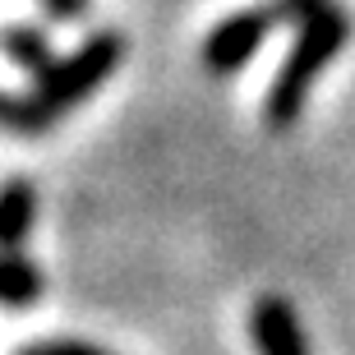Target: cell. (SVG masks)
<instances>
[{
  "instance_id": "8",
  "label": "cell",
  "mask_w": 355,
  "mask_h": 355,
  "mask_svg": "<svg viewBox=\"0 0 355 355\" xmlns=\"http://www.w3.org/2000/svg\"><path fill=\"white\" fill-rule=\"evenodd\" d=\"M42 10L51 14L55 24H79L88 14V0H42Z\"/></svg>"
},
{
  "instance_id": "3",
  "label": "cell",
  "mask_w": 355,
  "mask_h": 355,
  "mask_svg": "<svg viewBox=\"0 0 355 355\" xmlns=\"http://www.w3.org/2000/svg\"><path fill=\"white\" fill-rule=\"evenodd\" d=\"M272 28H282L272 0L259 5V10H240V14H231V19H222V24L203 37L198 60H203V69L217 74V79H222V74H236V69H245L254 55H259V46L268 42Z\"/></svg>"
},
{
  "instance_id": "9",
  "label": "cell",
  "mask_w": 355,
  "mask_h": 355,
  "mask_svg": "<svg viewBox=\"0 0 355 355\" xmlns=\"http://www.w3.org/2000/svg\"><path fill=\"white\" fill-rule=\"evenodd\" d=\"M42 351L46 355H106L92 342H79V337H51V342H42Z\"/></svg>"
},
{
  "instance_id": "4",
  "label": "cell",
  "mask_w": 355,
  "mask_h": 355,
  "mask_svg": "<svg viewBox=\"0 0 355 355\" xmlns=\"http://www.w3.org/2000/svg\"><path fill=\"white\" fill-rule=\"evenodd\" d=\"M250 332H254V351L259 355H309V337H304L286 295H263L254 304Z\"/></svg>"
},
{
  "instance_id": "5",
  "label": "cell",
  "mask_w": 355,
  "mask_h": 355,
  "mask_svg": "<svg viewBox=\"0 0 355 355\" xmlns=\"http://www.w3.org/2000/svg\"><path fill=\"white\" fill-rule=\"evenodd\" d=\"M33 222H37V184L28 175H14L0 184V254H24Z\"/></svg>"
},
{
  "instance_id": "10",
  "label": "cell",
  "mask_w": 355,
  "mask_h": 355,
  "mask_svg": "<svg viewBox=\"0 0 355 355\" xmlns=\"http://www.w3.org/2000/svg\"><path fill=\"white\" fill-rule=\"evenodd\" d=\"M19 355H46V351H42V342H37V346H24Z\"/></svg>"
},
{
  "instance_id": "2",
  "label": "cell",
  "mask_w": 355,
  "mask_h": 355,
  "mask_svg": "<svg viewBox=\"0 0 355 355\" xmlns=\"http://www.w3.org/2000/svg\"><path fill=\"white\" fill-rule=\"evenodd\" d=\"M120 55H125V37H120L116 28H102V33H92V37L79 42V51H69L65 60H55L37 79V88L24 92L28 116H33V134H46L69 106H79L83 97H92V92L111 79V69L120 65Z\"/></svg>"
},
{
  "instance_id": "6",
  "label": "cell",
  "mask_w": 355,
  "mask_h": 355,
  "mask_svg": "<svg viewBox=\"0 0 355 355\" xmlns=\"http://www.w3.org/2000/svg\"><path fill=\"white\" fill-rule=\"evenodd\" d=\"M0 51H5V60H10V65L28 69V74H37V79L55 65L46 33H42V28H33V24H10V28H0Z\"/></svg>"
},
{
  "instance_id": "1",
  "label": "cell",
  "mask_w": 355,
  "mask_h": 355,
  "mask_svg": "<svg viewBox=\"0 0 355 355\" xmlns=\"http://www.w3.org/2000/svg\"><path fill=\"white\" fill-rule=\"evenodd\" d=\"M351 37V14L342 5L314 14L309 24H300V42L291 46V55L282 60L277 79L268 83L263 97V120L268 130H291L300 120L309 92H314V79L332 65V55L342 51V42Z\"/></svg>"
},
{
  "instance_id": "7",
  "label": "cell",
  "mask_w": 355,
  "mask_h": 355,
  "mask_svg": "<svg viewBox=\"0 0 355 355\" xmlns=\"http://www.w3.org/2000/svg\"><path fill=\"white\" fill-rule=\"evenodd\" d=\"M42 295V272L24 254H0V304L5 309H33Z\"/></svg>"
}]
</instances>
